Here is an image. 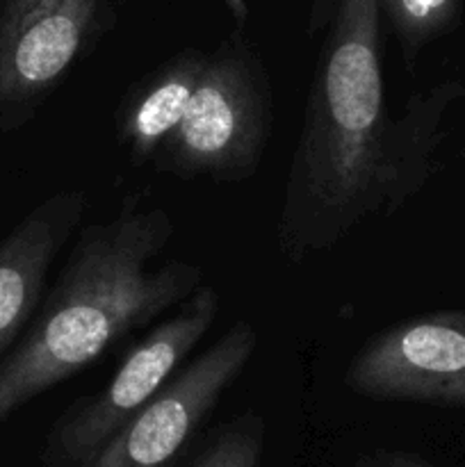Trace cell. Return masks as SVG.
Listing matches in <instances>:
<instances>
[{"instance_id": "obj_1", "label": "cell", "mask_w": 465, "mask_h": 467, "mask_svg": "<svg viewBox=\"0 0 465 467\" xmlns=\"http://www.w3.org/2000/svg\"><path fill=\"white\" fill-rule=\"evenodd\" d=\"M378 0H342L324 32L278 214V251L304 263L372 214L390 217L429 176L438 112L386 109Z\"/></svg>"}, {"instance_id": "obj_12", "label": "cell", "mask_w": 465, "mask_h": 467, "mask_svg": "<svg viewBox=\"0 0 465 467\" xmlns=\"http://www.w3.org/2000/svg\"><path fill=\"white\" fill-rule=\"evenodd\" d=\"M354 467H433V465L427 463L422 456L410 454V451L374 447V450L358 454Z\"/></svg>"}, {"instance_id": "obj_9", "label": "cell", "mask_w": 465, "mask_h": 467, "mask_svg": "<svg viewBox=\"0 0 465 467\" xmlns=\"http://www.w3.org/2000/svg\"><path fill=\"white\" fill-rule=\"evenodd\" d=\"M208 53L182 48L123 91L114 112V137L132 167L153 164L176 132L203 76Z\"/></svg>"}, {"instance_id": "obj_13", "label": "cell", "mask_w": 465, "mask_h": 467, "mask_svg": "<svg viewBox=\"0 0 465 467\" xmlns=\"http://www.w3.org/2000/svg\"><path fill=\"white\" fill-rule=\"evenodd\" d=\"M226 7L235 14L232 18H237L235 30H244V21H246V16H249V7H246L244 3H240V0H228Z\"/></svg>"}, {"instance_id": "obj_7", "label": "cell", "mask_w": 465, "mask_h": 467, "mask_svg": "<svg viewBox=\"0 0 465 467\" xmlns=\"http://www.w3.org/2000/svg\"><path fill=\"white\" fill-rule=\"evenodd\" d=\"M342 383L365 400L465 409V313H424L381 328L351 356Z\"/></svg>"}, {"instance_id": "obj_2", "label": "cell", "mask_w": 465, "mask_h": 467, "mask_svg": "<svg viewBox=\"0 0 465 467\" xmlns=\"http://www.w3.org/2000/svg\"><path fill=\"white\" fill-rule=\"evenodd\" d=\"M171 237L167 210H141L132 199L108 222L82 228L27 331L0 358V431L36 397L91 368L203 285L199 265L171 260L150 269Z\"/></svg>"}, {"instance_id": "obj_6", "label": "cell", "mask_w": 465, "mask_h": 467, "mask_svg": "<svg viewBox=\"0 0 465 467\" xmlns=\"http://www.w3.org/2000/svg\"><path fill=\"white\" fill-rule=\"evenodd\" d=\"M258 349L249 322L228 327L208 349L182 365L87 467H169L237 381Z\"/></svg>"}, {"instance_id": "obj_5", "label": "cell", "mask_w": 465, "mask_h": 467, "mask_svg": "<svg viewBox=\"0 0 465 467\" xmlns=\"http://www.w3.org/2000/svg\"><path fill=\"white\" fill-rule=\"evenodd\" d=\"M117 23L109 0H0V132L23 130Z\"/></svg>"}, {"instance_id": "obj_11", "label": "cell", "mask_w": 465, "mask_h": 467, "mask_svg": "<svg viewBox=\"0 0 465 467\" xmlns=\"http://www.w3.org/2000/svg\"><path fill=\"white\" fill-rule=\"evenodd\" d=\"M264 436L263 415L246 410L219 424L190 467H260Z\"/></svg>"}, {"instance_id": "obj_3", "label": "cell", "mask_w": 465, "mask_h": 467, "mask_svg": "<svg viewBox=\"0 0 465 467\" xmlns=\"http://www.w3.org/2000/svg\"><path fill=\"white\" fill-rule=\"evenodd\" d=\"M272 119L267 68L244 30H235L208 53L190 108L155 155L153 169L181 181H249L263 162Z\"/></svg>"}, {"instance_id": "obj_8", "label": "cell", "mask_w": 465, "mask_h": 467, "mask_svg": "<svg viewBox=\"0 0 465 467\" xmlns=\"http://www.w3.org/2000/svg\"><path fill=\"white\" fill-rule=\"evenodd\" d=\"M89 208L85 190L46 196L0 237V358L14 349L44 301L55 258Z\"/></svg>"}, {"instance_id": "obj_4", "label": "cell", "mask_w": 465, "mask_h": 467, "mask_svg": "<svg viewBox=\"0 0 465 467\" xmlns=\"http://www.w3.org/2000/svg\"><path fill=\"white\" fill-rule=\"evenodd\" d=\"M217 317L219 292L212 285H201L126 351L121 365L100 390L78 397L55 418L41 445V465H89L105 445L164 390Z\"/></svg>"}, {"instance_id": "obj_10", "label": "cell", "mask_w": 465, "mask_h": 467, "mask_svg": "<svg viewBox=\"0 0 465 467\" xmlns=\"http://www.w3.org/2000/svg\"><path fill=\"white\" fill-rule=\"evenodd\" d=\"M460 9L456 0H378L381 23L399 44L406 68H413L424 46L454 30Z\"/></svg>"}]
</instances>
